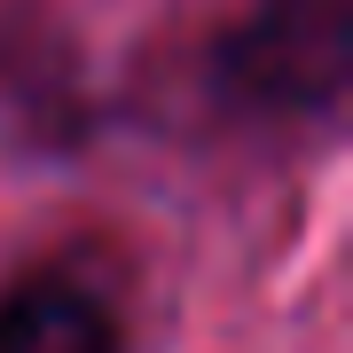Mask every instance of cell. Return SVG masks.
<instances>
[{
    "label": "cell",
    "mask_w": 353,
    "mask_h": 353,
    "mask_svg": "<svg viewBox=\"0 0 353 353\" xmlns=\"http://www.w3.org/2000/svg\"><path fill=\"white\" fill-rule=\"evenodd\" d=\"M345 55H353L345 0H259V8L220 39L212 79H220L228 102H243V110L322 118L330 102L345 94Z\"/></svg>",
    "instance_id": "obj_1"
},
{
    "label": "cell",
    "mask_w": 353,
    "mask_h": 353,
    "mask_svg": "<svg viewBox=\"0 0 353 353\" xmlns=\"http://www.w3.org/2000/svg\"><path fill=\"white\" fill-rule=\"evenodd\" d=\"M0 353H118V322L94 290L32 275L0 299Z\"/></svg>",
    "instance_id": "obj_2"
}]
</instances>
